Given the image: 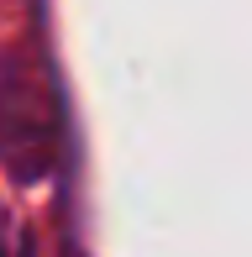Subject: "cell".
Masks as SVG:
<instances>
[]
</instances>
